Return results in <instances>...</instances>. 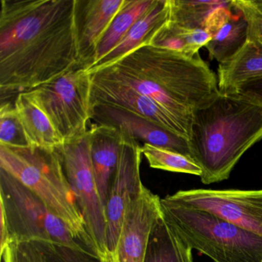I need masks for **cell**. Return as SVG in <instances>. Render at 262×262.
<instances>
[{
    "label": "cell",
    "mask_w": 262,
    "mask_h": 262,
    "mask_svg": "<svg viewBox=\"0 0 262 262\" xmlns=\"http://www.w3.org/2000/svg\"><path fill=\"white\" fill-rule=\"evenodd\" d=\"M76 7V0H1V102L81 67Z\"/></svg>",
    "instance_id": "6da1fadb"
},
{
    "label": "cell",
    "mask_w": 262,
    "mask_h": 262,
    "mask_svg": "<svg viewBox=\"0 0 262 262\" xmlns=\"http://www.w3.org/2000/svg\"><path fill=\"white\" fill-rule=\"evenodd\" d=\"M262 105V77L241 85L236 93Z\"/></svg>",
    "instance_id": "83f0119b"
},
{
    "label": "cell",
    "mask_w": 262,
    "mask_h": 262,
    "mask_svg": "<svg viewBox=\"0 0 262 262\" xmlns=\"http://www.w3.org/2000/svg\"><path fill=\"white\" fill-rule=\"evenodd\" d=\"M92 119L95 123L113 127L122 136L137 142L166 148L191 158L187 139L125 108L94 104L92 105Z\"/></svg>",
    "instance_id": "7c38bea8"
},
{
    "label": "cell",
    "mask_w": 262,
    "mask_h": 262,
    "mask_svg": "<svg viewBox=\"0 0 262 262\" xmlns=\"http://www.w3.org/2000/svg\"><path fill=\"white\" fill-rule=\"evenodd\" d=\"M1 257L4 262H47L37 242H10Z\"/></svg>",
    "instance_id": "4316f807"
},
{
    "label": "cell",
    "mask_w": 262,
    "mask_h": 262,
    "mask_svg": "<svg viewBox=\"0 0 262 262\" xmlns=\"http://www.w3.org/2000/svg\"><path fill=\"white\" fill-rule=\"evenodd\" d=\"M236 13L205 47L209 53L210 59H215L219 63L231 59L248 40V24L239 12Z\"/></svg>",
    "instance_id": "44dd1931"
},
{
    "label": "cell",
    "mask_w": 262,
    "mask_h": 262,
    "mask_svg": "<svg viewBox=\"0 0 262 262\" xmlns=\"http://www.w3.org/2000/svg\"><path fill=\"white\" fill-rule=\"evenodd\" d=\"M14 102L30 146L55 150L64 143L63 139L30 92L18 95Z\"/></svg>",
    "instance_id": "ac0fdd59"
},
{
    "label": "cell",
    "mask_w": 262,
    "mask_h": 262,
    "mask_svg": "<svg viewBox=\"0 0 262 262\" xmlns=\"http://www.w3.org/2000/svg\"><path fill=\"white\" fill-rule=\"evenodd\" d=\"M0 145L30 146L14 100L0 103Z\"/></svg>",
    "instance_id": "cb8c5ba5"
},
{
    "label": "cell",
    "mask_w": 262,
    "mask_h": 262,
    "mask_svg": "<svg viewBox=\"0 0 262 262\" xmlns=\"http://www.w3.org/2000/svg\"><path fill=\"white\" fill-rule=\"evenodd\" d=\"M63 164L67 179L77 199L87 233L99 256L108 262L106 247V209L96 185L90 154V133L66 142L56 148Z\"/></svg>",
    "instance_id": "ba28073f"
},
{
    "label": "cell",
    "mask_w": 262,
    "mask_h": 262,
    "mask_svg": "<svg viewBox=\"0 0 262 262\" xmlns=\"http://www.w3.org/2000/svg\"><path fill=\"white\" fill-rule=\"evenodd\" d=\"M262 77V44L247 40L226 62L219 63L217 85L222 93H234L250 81Z\"/></svg>",
    "instance_id": "e0dca14e"
},
{
    "label": "cell",
    "mask_w": 262,
    "mask_h": 262,
    "mask_svg": "<svg viewBox=\"0 0 262 262\" xmlns=\"http://www.w3.org/2000/svg\"><path fill=\"white\" fill-rule=\"evenodd\" d=\"M162 215L160 198L143 186L127 208L117 246L108 262H144L151 231Z\"/></svg>",
    "instance_id": "8fae6325"
},
{
    "label": "cell",
    "mask_w": 262,
    "mask_h": 262,
    "mask_svg": "<svg viewBox=\"0 0 262 262\" xmlns=\"http://www.w3.org/2000/svg\"><path fill=\"white\" fill-rule=\"evenodd\" d=\"M89 133L96 185L106 209L110 185L119 163L123 137L116 128L96 123L90 125Z\"/></svg>",
    "instance_id": "2e32d148"
},
{
    "label": "cell",
    "mask_w": 262,
    "mask_h": 262,
    "mask_svg": "<svg viewBox=\"0 0 262 262\" xmlns=\"http://www.w3.org/2000/svg\"><path fill=\"white\" fill-rule=\"evenodd\" d=\"M170 24L185 30H205V24L214 10L226 5L228 1H188L170 0Z\"/></svg>",
    "instance_id": "7402d4cb"
},
{
    "label": "cell",
    "mask_w": 262,
    "mask_h": 262,
    "mask_svg": "<svg viewBox=\"0 0 262 262\" xmlns=\"http://www.w3.org/2000/svg\"><path fill=\"white\" fill-rule=\"evenodd\" d=\"M262 139V105L238 93L219 94L193 112L190 151L205 185L229 178L242 156Z\"/></svg>",
    "instance_id": "3957f363"
},
{
    "label": "cell",
    "mask_w": 262,
    "mask_h": 262,
    "mask_svg": "<svg viewBox=\"0 0 262 262\" xmlns=\"http://www.w3.org/2000/svg\"><path fill=\"white\" fill-rule=\"evenodd\" d=\"M125 0H76V29L80 66L96 61L98 47Z\"/></svg>",
    "instance_id": "5bb4252c"
},
{
    "label": "cell",
    "mask_w": 262,
    "mask_h": 262,
    "mask_svg": "<svg viewBox=\"0 0 262 262\" xmlns=\"http://www.w3.org/2000/svg\"><path fill=\"white\" fill-rule=\"evenodd\" d=\"M165 198L178 205L207 211L262 237V189H191Z\"/></svg>",
    "instance_id": "9c48e42d"
},
{
    "label": "cell",
    "mask_w": 262,
    "mask_h": 262,
    "mask_svg": "<svg viewBox=\"0 0 262 262\" xmlns=\"http://www.w3.org/2000/svg\"><path fill=\"white\" fill-rule=\"evenodd\" d=\"M165 220L193 249L214 262H262V237L207 211L161 199Z\"/></svg>",
    "instance_id": "5b68a950"
},
{
    "label": "cell",
    "mask_w": 262,
    "mask_h": 262,
    "mask_svg": "<svg viewBox=\"0 0 262 262\" xmlns=\"http://www.w3.org/2000/svg\"><path fill=\"white\" fill-rule=\"evenodd\" d=\"M0 211L8 226L10 242H50L96 254L37 195L2 168Z\"/></svg>",
    "instance_id": "8992f818"
},
{
    "label": "cell",
    "mask_w": 262,
    "mask_h": 262,
    "mask_svg": "<svg viewBox=\"0 0 262 262\" xmlns=\"http://www.w3.org/2000/svg\"><path fill=\"white\" fill-rule=\"evenodd\" d=\"M90 73L120 82L157 102L191 132L193 112L219 93L214 72L199 53L189 57L148 45Z\"/></svg>",
    "instance_id": "7a4b0ae2"
},
{
    "label": "cell",
    "mask_w": 262,
    "mask_h": 262,
    "mask_svg": "<svg viewBox=\"0 0 262 262\" xmlns=\"http://www.w3.org/2000/svg\"><path fill=\"white\" fill-rule=\"evenodd\" d=\"M122 137L120 157L110 185L106 204L108 258L117 246L127 208L144 186L140 176L142 155L140 144L131 138Z\"/></svg>",
    "instance_id": "30bf717a"
},
{
    "label": "cell",
    "mask_w": 262,
    "mask_h": 262,
    "mask_svg": "<svg viewBox=\"0 0 262 262\" xmlns=\"http://www.w3.org/2000/svg\"><path fill=\"white\" fill-rule=\"evenodd\" d=\"M154 3L155 0H125L99 42L94 63L106 56L122 40L135 23Z\"/></svg>",
    "instance_id": "ffe728a7"
},
{
    "label": "cell",
    "mask_w": 262,
    "mask_h": 262,
    "mask_svg": "<svg viewBox=\"0 0 262 262\" xmlns=\"http://www.w3.org/2000/svg\"><path fill=\"white\" fill-rule=\"evenodd\" d=\"M91 77L81 67L29 91L64 142L85 136L92 119Z\"/></svg>",
    "instance_id": "52a82bcc"
},
{
    "label": "cell",
    "mask_w": 262,
    "mask_h": 262,
    "mask_svg": "<svg viewBox=\"0 0 262 262\" xmlns=\"http://www.w3.org/2000/svg\"><path fill=\"white\" fill-rule=\"evenodd\" d=\"M232 6L248 24V40L262 44V0H234Z\"/></svg>",
    "instance_id": "484cf974"
},
{
    "label": "cell",
    "mask_w": 262,
    "mask_h": 262,
    "mask_svg": "<svg viewBox=\"0 0 262 262\" xmlns=\"http://www.w3.org/2000/svg\"><path fill=\"white\" fill-rule=\"evenodd\" d=\"M144 262H194L192 248L163 217L151 231Z\"/></svg>",
    "instance_id": "d6986e66"
},
{
    "label": "cell",
    "mask_w": 262,
    "mask_h": 262,
    "mask_svg": "<svg viewBox=\"0 0 262 262\" xmlns=\"http://www.w3.org/2000/svg\"><path fill=\"white\" fill-rule=\"evenodd\" d=\"M37 242L45 254L47 262H105L91 251L50 242Z\"/></svg>",
    "instance_id": "d4e9b609"
},
{
    "label": "cell",
    "mask_w": 262,
    "mask_h": 262,
    "mask_svg": "<svg viewBox=\"0 0 262 262\" xmlns=\"http://www.w3.org/2000/svg\"><path fill=\"white\" fill-rule=\"evenodd\" d=\"M0 168L33 191L76 237L99 256L87 233L83 216L57 150L0 145Z\"/></svg>",
    "instance_id": "277c9868"
},
{
    "label": "cell",
    "mask_w": 262,
    "mask_h": 262,
    "mask_svg": "<svg viewBox=\"0 0 262 262\" xmlns=\"http://www.w3.org/2000/svg\"><path fill=\"white\" fill-rule=\"evenodd\" d=\"M90 77L92 105L121 107L189 141L190 130L148 96L120 82L99 79L91 75Z\"/></svg>",
    "instance_id": "4fadbf2b"
},
{
    "label": "cell",
    "mask_w": 262,
    "mask_h": 262,
    "mask_svg": "<svg viewBox=\"0 0 262 262\" xmlns=\"http://www.w3.org/2000/svg\"><path fill=\"white\" fill-rule=\"evenodd\" d=\"M170 17V0H155L151 8L135 23L122 40L106 56L85 70L92 73L105 68L140 47L151 45L158 32L169 22Z\"/></svg>",
    "instance_id": "9a60e30c"
},
{
    "label": "cell",
    "mask_w": 262,
    "mask_h": 262,
    "mask_svg": "<svg viewBox=\"0 0 262 262\" xmlns=\"http://www.w3.org/2000/svg\"><path fill=\"white\" fill-rule=\"evenodd\" d=\"M141 151L151 168L202 176V168L189 156L147 143L141 145Z\"/></svg>",
    "instance_id": "603a6c76"
}]
</instances>
